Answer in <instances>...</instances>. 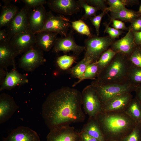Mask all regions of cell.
I'll return each mask as SVG.
<instances>
[{"label":"cell","instance_id":"7bdbcfd3","mask_svg":"<svg viewBox=\"0 0 141 141\" xmlns=\"http://www.w3.org/2000/svg\"><path fill=\"white\" fill-rule=\"evenodd\" d=\"M80 132L81 137V141H99L97 139L90 136L83 131H81Z\"/></svg>","mask_w":141,"mask_h":141},{"label":"cell","instance_id":"ac0fdd59","mask_svg":"<svg viewBox=\"0 0 141 141\" xmlns=\"http://www.w3.org/2000/svg\"><path fill=\"white\" fill-rule=\"evenodd\" d=\"M10 72H7L6 75L1 85L0 91L11 90L17 86L28 83L29 80L25 74L19 73L16 69L15 65Z\"/></svg>","mask_w":141,"mask_h":141},{"label":"cell","instance_id":"8fae6325","mask_svg":"<svg viewBox=\"0 0 141 141\" xmlns=\"http://www.w3.org/2000/svg\"><path fill=\"white\" fill-rule=\"evenodd\" d=\"M30 9L25 5L19 10L7 27L9 40L16 34L28 30V18Z\"/></svg>","mask_w":141,"mask_h":141},{"label":"cell","instance_id":"277c9868","mask_svg":"<svg viewBox=\"0 0 141 141\" xmlns=\"http://www.w3.org/2000/svg\"><path fill=\"white\" fill-rule=\"evenodd\" d=\"M92 85L96 91L102 104L109 99L121 94L131 93L139 85L133 84L128 81L109 84H100L93 81Z\"/></svg>","mask_w":141,"mask_h":141},{"label":"cell","instance_id":"e0dca14e","mask_svg":"<svg viewBox=\"0 0 141 141\" xmlns=\"http://www.w3.org/2000/svg\"><path fill=\"white\" fill-rule=\"evenodd\" d=\"M137 46L133 32L129 30L123 37L112 43L111 49L117 53H120L128 56H130Z\"/></svg>","mask_w":141,"mask_h":141},{"label":"cell","instance_id":"f6af8a7d","mask_svg":"<svg viewBox=\"0 0 141 141\" xmlns=\"http://www.w3.org/2000/svg\"><path fill=\"white\" fill-rule=\"evenodd\" d=\"M7 71L3 68H0V85L4 81L6 75Z\"/></svg>","mask_w":141,"mask_h":141},{"label":"cell","instance_id":"d590c367","mask_svg":"<svg viewBox=\"0 0 141 141\" xmlns=\"http://www.w3.org/2000/svg\"><path fill=\"white\" fill-rule=\"evenodd\" d=\"M108 12L106 10H105L98 15L91 17L89 18L91 23L95 27L97 36H98L99 34V28L102 19Z\"/></svg>","mask_w":141,"mask_h":141},{"label":"cell","instance_id":"6da1fadb","mask_svg":"<svg viewBox=\"0 0 141 141\" xmlns=\"http://www.w3.org/2000/svg\"><path fill=\"white\" fill-rule=\"evenodd\" d=\"M82 105L81 92L74 88L62 87L51 92L47 97L42 106V117L50 130L82 122L85 115Z\"/></svg>","mask_w":141,"mask_h":141},{"label":"cell","instance_id":"f907efd6","mask_svg":"<svg viewBox=\"0 0 141 141\" xmlns=\"http://www.w3.org/2000/svg\"><path fill=\"white\" fill-rule=\"evenodd\" d=\"M140 124H141V123H140Z\"/></svg>","mask_w":141,"mask_h":141},{"label":"cell","instance_id":"d6986e66","mask_svg":"<svg viewBox=\"0 0 141 141\" xmlns=\"http://www.w3.org/2000/svg\"><path fill=\"white\" fill-rule=\"evenodd\" d=\"M3 141H40L38 134L28 127L19 126L13 130Z\"/></svg>","mask_w":141,"mask_h":141},{"label":"cell","instance_id":"83f0119b","mask_svg":"<svg viewBox=\"0 0 141 141\" xmlns=\"http://www.w3.org/2000/svg\"><path fill=\"white\" fill-rule=\"evenodd\" d=\"M116 54L111 49H108L102 54L95 62L99 68V73L110 62Z\"/></svg>","mask_w":141,"mask_h":141},{"label":"cell","instance_id":"4dcf8cb0","mask_svg":"<svg viewBox=\"0 0 141 141\" xmlns=\"http://www.w3.org/2000/svg\"><path fill=\"white\" fill-rule=\"evenodd\" d=\"M70 22L73 29L78 33L85 35L88 37L92 35L91 33L89 27L82 20H79Z\"/></svg>","mask_w":141,"mask_h":141},{"label":"cell","instance_id":"bcb514c9","mask_svg":"<svg viewBox=\"0 0 141 141\" xmlns=\"http://www.w3.org/2000/svg\"><path fill=\"white\" fill-rule=\"evenodd\" d=\"M135 92L136 93V97L141 105V85L138 86Z\"/></svg>","mask_w":141,"mask_h":141},{"label":"cell","instance_id":"8d00e7d4","mask_svg":"<svg viewBox=\"0 0 141 141\" xmlns=\"http://www.w3.org/2000/svg\"><path fill=\"white\" fill-rule=\"evenodd\" d=\"M103 25L105 27L104 33L108 34L109 36L113 39L118 38L124 32L122 31L109 27V24L106 22L104 23Z\"/></svg>","mask_w":141,"mask_h":141},{"label":"cell","instance_id":"4316f807","mask_svg":"<svg viewBox=\"0 0 141 141\" xmlns=\"http://www.w3.org/2000/svg\"><path fill=\"white\" fill-rule=\"evenodd\" d=\"M99 72L98 65L96 62L90 63L88 66L81 78L74 83L72 86H76L84 80L87 79L95 80Z\"/></svg>","mask_w":141,"mask_h":141},{"label":"cell","instance_id":"5b68a950","mask_svg":"<svg viewBox=\"0 0 141 141\" xmlns=\"http://www.w3.org/2000/svg\"><path fill=\"white\" fill-rule=\"evenodd\" d=\"M113 39L108 36L99 37L92 35L84 41L85 53L84 57L93 62L96 61L105 51L111 46Z\"/></svg>","mask_w":141,"mask_h":141},{"label":"cell","instance_id":"b9f144b4","mask_svg":"<svg viewBox=\"0 0 141 141\" xmlns=\"http://www.w3.org/2000/svg\"><path fill=\"white\" fill-rule=\"evenodd\" d=\"M8 35L6 29H2L0 31V43L9 41Z\"/></svg>","mask_w":141,"mask_h":141},{"label":"cell","instance_id":"7c38bea8","mask_svg":"<svg viewBox=\"0 0 141 141\" xmlns=\"http://www.w3.org/2000/svg\"><path fill=\"white\" fill-rule=\"evenodd\" d=\"M47 141H81L80 132L76 131L69 125L54 128L46 137Z\"/></svg>","mask_w":141,"mask_h":141},{"label":"cell","instance_id":"f546056e","mask_svg":"<svg viewBox=\"0 0 141 141\" xmlns=\"http://www.w3.org/2000/svg\"><path fill=\"white\" fill-rule=\"evenodd\" d=\"M78 2L81 8H84L85 13L81 17L82 20H86L87 19L96 15L97 11L101 9L89 4L85 0H78Z\"/></svg>","mask_w":141,"mask_h":141},{"label":"cell","instance_id":"44dd1931","mask_svg":"<svg viewBox=\"0 0 141 141\" xmlns=\"http://www.w3.org/2000/svg\"><path fill=\"white\" fill-rule=\"evenodd\" d=\"M36 34V45L43 51L48 52L54 46L58 34L56 33L44 31Z\"/></svg>","mask_w":141,"mask_h":141},{"label":"cell","instance_id":"d4e9b609","mask_svg":"<svg viewBox=\"0 0 141 141\" xmlns=\"http://www.w3.org/2000/svg\"><path fill=\"white\" fill-rule=\"evenodd\" d=\"M124 111L137 123H141V105L136 97L132 98Z\"/></svg>","mask_w":141,"mask_h":141},{"label":"cell","instance_id":"ab89813d","mask_svg":"<svg viewBox=\"0 0 141 141\" xmlns=\"http://www.w3.org/2000/svg\"><path fill=\"white\" fill-rule=\"evenodd\" d=\"M110 22H112V27L119 30H128V27L126 26L123 22L120 20L114 19H110Z\"/></svg>","mask_w":141,"mask_h":141},{"label":"cell","instance_id":"5bb4252c","mask_svg":"<svg viewBox=\"0 0 141 141\" xmlns=\"http://www.w3.org/2000/svg\"><path fill=\"white\" fill-rule=\"evenodd\" d=\"M47 12L43 5L31 9L28 18V29L34 34L43 28Z\"/></svg>","mask_w":141,"mask_h":141},{"label":"cell","instance_id":"681fc988","mask_svg":"<svg viewBox=\"0 0 141 141\" xmlns=\"http://www.w3.org/2000/svg\"><path fill=\"white\" fill-rule=\"evenodd\" d=\"M140 48V49H141V45H140V46H139Z\"/></svg>","mask_w":141,"mask_h":141},{"label":"cell","instance_id":"cb8c5ba5","mask_svg":"<svg viewBox=\"0 0 141 141\" xmlns=\"http://www.w3.org/2000/svg\"><path fill=\"white\" fill-rule=\"evenodd\" d=\"M110 19L120 20L125 22L131 23L141 16L138 12L126 8L116 12H110Z\"/></svg>","mask_w":141,"mask_h":141},{"label":"cell","instance_id":"3957f363","mask_svg":"<svg viewBox=\"0 0 141 141\" xmlns=\"http://www.w3.org/2000/svg\"><path fill=\"white\" fill-rule=\"evenodd\" d=\"M128 56L117 53L110 62L99 73L93 81L100 84L119 83L128 81L132 63Z\"/></svg>","mask_w":141,"mask_h":141},{"label":"cell","instance_id":"9c48e42d","mask_svg":"<svg viewBox=\"0 0 141 141\" xmlns=\"http://www.w3.org/2000/svg\"><path fill=\"white\" fill-rule=\"evenodd\" d=\"M85 50L84 46L77 44L74 37V31L72 30L65 37L57 38L52 51L57 53L60 52L67 53L70 51L78 56Z\"/></svg>","mask_w":141,"mask_h":141},{"label":"cell","instance_id":"7402d4cb","mask_svg":"<svg viewBox=\"0 0 141 141\" xmlns=\"http://www.w3.org/2000/svg\"><path fill=\"white\" fill-rule=\"evenodd\" d=\"M19 10L18 7L11 3L3 5L0 15V28L7 27Z\"/></svg>","mask_w":141,"mask_h":141},{"label":"cell","instance_id":"ffe728a7","mask_svg":"<svg viewBox=\"0 0 141 141\" xmlns=\"http://www.w3.org/2000/svg\"><path fill=\"white\" fill-rule=\"evenodd\" d=\"M18 55L9 42L0 43V68L7 71L8 67L15 65V59Z\"/></svg>","mask_w":141,"mask_h":141},{"label":"cell","instance_id":"7dc6e473","mask_svg":"<svg viewBox=\"0 0 141 141\" xmlns=\"http://www.w3.org/2000/svg\"><path fill=\"white\" fill-rule=\"evenodd\" d=\"M138 12L141 15V4L139 7Z\"/></svg>","mask_w":141,"mask_h":141},{"label":"cell","instance_id":"1f68e13d","mask_svg":"<svg viewBox=\"0 0 141 141\" xmlns=\"http://www.w3.org/2000/svg\"><path fill=\"white\" fill-rule=\"evenodd\" d=\"M75 60V57L64 55L58 57L56 63L59 68L63 70L69 69Z\"/></svg>","mask_w":141,"mask_h":141},{"label":"cell","instance_id":"f1b7e54d","mask_svg":"<svg viewBox=\"0 0 141 141\" xmlns=\"http://www.w3.org/2000/svg\"><path fill=\"white\" fill-rule=\"evenodd\" d=\"M128 80L133 84L141 85V68L132 63L128 74Z\"/></svg>","mask_w":141,"mask_h":141},{"label":"cell","instance_id":"ba28073f","mask_svg":"<svg viewBox=\"0 0 141 141\" xmlns=\"http://www.w3.org/2000/svg\"><path fill=\"white\" fill-rule=\"evenodd\" d=\"M43 51L36 45L24 53L20 59L19 66L27 72H32L46 62Z\"/></svg>","mask_w":141,"mask_h":141},{"label":"cell","instance_id":"52a82bcc","mask_svg":"<svg viewBox=\"0 0 141 141\" xmlns=\"http://www.w3.org/2000/svg\"><path fill=\"white\" fill-rule=\"evenodd\" d=\"M70 22L64 16H55L50 10L47 12L42 29L38 33L44 31H49L56 33L61 37H65L68 33L69 28L71 26Z\"/></svg>","mask_w":141,"mask_h":141},{"label":"cell","instance_id":"74e56055","mask_svg":"<svg viewBox=\"0 0 141 141\" xmlns=\"http://www.w3.org/2000/svg\"><path fill=\"white\" fill-rule=\"evenodd\" d=\"M25 5L30 9L33 8L47 3L45 0H22Z\"/></svg>","mask_w":141,"mask_h":141},{"label":"cell","instance_id":"8992f818","mask_svg":"<svg viewBox=\"0 0 141 141\" xmlns=\"http://www.w3.org/2000/svg\"><path fill=\"white\" fill-rule=\"evenodd\" d=\"M81 93L84 111L89 117H95L103 111L102 103L96 91L92 85L85 87Z\"/></svg>","mask_w":141,"mask_h":141},{"label":"cell","instance_id":"836d02e7","mask_svg":"<svg viewBox=\"0 0 141 141\" xmlns=\"http://www.w3.org/2000/svg\"><path fill=\"white\" fill-rule=\"evenodd\" d=\"M120 141H141V126L137 123L132 131Z\"/></svg>","mask_w":141,"mask_h":141},{"label":"cell","instance_id":"f35d334b","mask_svg":"<svg viewBox=\"0 0 141 141\" xmlns=\"http://www.w3.org/2000/svg\"><path fill=\"white\" fill-rule=\"evenodd\" d=\"M89 4L96 7L98 8L102 11L106 10L108 7L105 0H85Z\"/></svg>","mask_w":141,"mask_h":141},{"label":"cell","instance_id":"4fadbf2b","mask_svg":"<svg viewBox=\"0 0 141 141\" xmlns=\"http://www.w3.org/2000/svg\"><path fill=\"white\" fill-rule=\"evenodd\" d=\"M47 3L51 11L64 15L77 14L81 8L75 0H49Z\"/></svg>","mask_w":141,"mask_h":141},{"label":"cell","instance_id":"7a4b0ae2","mask_svg":"<svg viewBox=\"0 0 141 141\" xmlns=\"http://www.w3.org/2000/svg\"><path fill=\"white\" fill-rule=\"evenodd\" d=\"M95 118L106 141H120L137 124L125 111L102 112Z\"/></svg>","mask_w":141,"mask_h":141},{"label":"cell","instance_id":"d6a6232c","mask_svg":"<svg viewBox=\"0 0 141 141\" xmlns=\"http://www.w3.org/2000/svg\"><path fill=\"white\" fill-rule=\"evenodd\" d=\"M107 3L109 7L105 10L112 12H116L125 9L127 5L126 0H107Z\"/></svg>","mask_w":141,"mask_h":141},{"label":"cell","instance_id":"9a60e30c","mask_svg":"<svg viewBox=\"0 0 141 141\" xmlns=\"http://www.w3.org/2000/svg\"><path fill=\"white\" fill-rule=\"evenodd\" d=\"M132 98L130 92L116 96L102 104V112L124 111Z\"/></svg>","mask_w":141,"mask_h":141},{"label":"cell","instance_id":"c3c4849f","mask_svg":"<svg viewBox=\"0 0 141 141\" xmlns=\"http://www.w3.org/2000/svg\"><path fill=\"white\" fill-rule=\"evenodd\" d=\"M108 141H120L119 140H110Z\"/></svg>","mask_w":141,"mask_h":141},{"label":"cell","instance_id":"603a6c76","mask_svg":"<svg viewBox=\"0 0 141 141\" xmlns=\"http://www.w3.org/2000/svg\"><path fill=\"white\" fill-rule=\"evenodd\" d=\"M99 141H106L99 124L95 117H89L81 130Z\"/></svg>","mask_w":141,"mask_h":141},{"label":"cell","instance_id":"e575fe53","mask_svg":"<svg viewBox=\"0 0 141 141\" xmlns=\"http://www.w3.org/2000/svg\"><path fill=\"white\" fill-rule=\"evenodd\" d=\"M130 62L134 65L141 68V50L137 46L129 56Z\"/></svg>","mask_w":141,"mask_h":141},{"label":"cell","instance_id":"ee69618b","mask_svg":"<svg viewBox=\"0 0 141 141\" xmlns=\"http://www.w3.org/2000/svg\"><path fill=\"white\" fill-rule=\"evenodd\" d=\"M135 43L137 46L141 45V31H132Z\"/></svg>","mask_w":141,"mask_h":141},{"label":"cell","instance_id":"2e32d148","mask_svg":"<svg viewBox=\"0 0 141 141\" xmlns=\"http://www.w3.org/2000/svg\"><path fill=\"white\" fill-rule=\"evenodd\" d=\"M19 108L13 98L4 93L0 95V123L7 121Z\"/></svg>","mask_w":141,"mask_h":141},{"label":"cell","instance_id":"30bf717a","mask_svg":"<svg viewBox=\"0 0 141 141\" xmlns=\"http://www.w3.org/2000/svg\"><path fill=\"white\" fill-rule=\"evenodd\" d=\"M9 43L19 55L24 53L36 45V34L28 30L15 35Z\"/></svg>","mask_w":141,"mask_h":141},{"label":"cell","instance_id":"60d3db41","mask_svg":"<svg viewBox=\"0 0 141 141\" xmlns=\"http://www.w3.org/2000/svg\"><path fill=\"white\" fill-rule=\"evenodd\" d=\"M128 27L129 30L132 31H141V16L135 20Z\"/></svg>","mask_w":141,"mask_h":141},{"label":"cell","instance_id":"484cf974","mask_svg":"<svg viewBox=\"0 0 141 141\" xmlns=\"http://www.w3.org/2000/svg\"><path fill=\"white\" fill-rule=\"evenodd\" d=\"M92 61L84 57L74 67L67 70V72L74 78L80 79L88 66L93 62Z\"/></svg>","mask_w":141,"mask_h":141}]
</instances>
